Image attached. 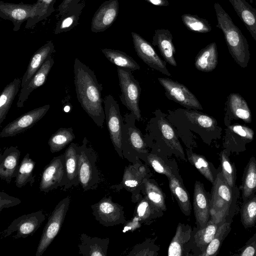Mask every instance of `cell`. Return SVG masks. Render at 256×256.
Listing matches in <instances>:
<instances>
[{
    "mask_svg": "<svg viewBox=\"0 0 256 256\" xmlns=\"http://www.w3.org/2000/svg\"><path fill=\"white\" fill-rule=\"evenodd\" d=\"M193 206L197 228H203L210 218V194L198 180L194 186Z\"/></svg>",
    "mask_w": 256,
    "mask_h": 256,
    "instance_id": "obj_19",
    "label": "cell"
},
{
    "mask_svg": "<svg viewBox=\"0 0 256 256\" xmlns=\"http://www.w3.org/2000/svg\"><path fill=\"white\" fill-rule=\"evenodd\" d=\"M242 198L244 202L256 192V160L252 157L245 168L240 186Z\"/></svg>",
    "mask_w": 256,
    "mask_h": 256,
    "instance_id": "obj_37",
    "label": "cell"
},
{
    "mask_svg": "<svg viewBox=\"0 0 256 256\" xmlns=\"http://www.w3.org/2000/svg\"><path fill=\"white\" fill-rule=\"evenodd\" d=\"M80 242L78 245L79 254L84 256H106L109 238L92 237L83 233L80 236Z\"/></svg>",
    "mask_w": 256,
    "mask_h": 256,
    "instance_id": "obj_27",
    "label": "cell"
},
{
    "mask_svg": "<svg viewBox=\"0 0 256 256\" xmlns=\"http://www.w3.org/2000/svg\"><path fill=\"white\" fill-rule=\"evenodd\" d=\"M193 230L188 224L179 222L168 251L169 256H190V244L192 247Z\"/></svg>",
    "mask_w": 256,
    "mask_h": 256,
    "instance_id": "obj_21",
    "label": "cell"
},
{
    "mask_svg": "<svg viewBox=\"0 0 256 256\" xmlns=\"http://www.w3.org/2000/svg\"><path fill=\"white\" fill-rule=\"evenodd\" d=\"M20 151L18 146L6 148L0 156V177L10 184L16 178L18 167Z\"/></svg>",
    "mask_w": 256,
    "mask_h": 256,
    "instance_id": "obj_23",
    "label": "cell"
},
{
    "mask_svg": "<svg viewBox=\"0 0 256 256\" xmlns=\"http://www.w3.org/2000/svg\"><path fill=\"white\" fill-rule=\"evenodd\" d=\"M118 0L104 2L95 12L91 22V30L93 32H102L110 28L118 16Z\"/></svg>",
    "mask_w": 256,
    "mask_h": 256,
    "instance_id": "obj_20",
    "label": "cell"
},
{
    "mask_svg": "<svg viewBox=\"0 0 256 256\" xmlns=\"http://www.w3.org/2000/svg\"><path fill=\"white\" fill-rule=\"evenodd\" d=\"M22 80L15 78L6 85L0 96V125L5 120L14 100L21 87Z\"/></svg>",
    "mask_w": 256,
    "mask_h": 256,
    "instance_id": "obj_36",
    "label": "cell"
},
{
    "mask_svg": "<svg viewBox=\"0 0 256 256\" xmlns=\"http://www.w3.org/2000/svg\"><path fill=\"white\" fill-rule=\"evenodd\" d=\"M70 200V196H67L57 204L52 212L43 230L36 256L43 254L59 232L68 210Z\"/></svg>",
    "mask_w": 256,
    "mask_h": 256,
    "instance_id": "obj_9",
    "label": "cell"
},
{
    "mask_svg": "<svg viewBox=\"0 0 256 256\" xmlns=\"http://www.w3.org/2000/svg\"><path fill=\"white\" fill-rule=\"evenodd\" d=\"M50 108V104H46L24 114L5 126L0 133V137L14 136L25 132L41 120Z\"/></svg>",
    "mask_w": 256,
    "mask_h": 256,
    "instance_id": "obj_15",
    "label": "cell"
},
{
    "mask_svg": "<svg viewBox=\"0 0 256 256\" xmlns=\"http://www.w3.org/2000/svg\"><path fill=\"white\" fill-rule=\"evenodd\" d=\"M97 158L96 152L84 137L80 146L78 156L79 180L84 192L96 190L98 186L100 178L96 166Z\"/></svg>",
    "mask_w": 256,
    "mask_h": 256,
    "instance_id": "obj_7",
    "label": "cell"
},
{
    "mask_svg": "<svg viewBox=\"0 0 256 256\" xmlns=\"http://www.w3.org/2000/svg\"><path fill=\"white\" fill-rule=\"evenodd\" d=\"M131 34L138 56L150 68L170 76L171 74L166 66V62L158 56L151 44L139 34L135 32H132Z\"/></svg>",
    "mask_w": 256,
    "mask_h": 256,
    "instance_id": "obj_16",
    "label": "cell"
},
{
    "mask_svg": "<svg viewBox=\"0 0 256 256\" xmlns=\"http://www.w3.org/2000/svg\"><path fill=\"white\" fill-rule=\"evenodd\" d=\"M158 173L166 176L168 178L178 175L179 172L174 160H170L166 156L150 152L146 162Z\"/></svg>",
    "mask_w": 256,
    "mask_h": 256,
    "instance_id": "obj_32",
    "label": "cell"
},
{
    "mask_svg": "<svg viewBox=\"0 0 256 256\" xmlns=\"http://www.w3.org/2000/svg\"><path fill=\"white\" fill-rule=\"evenodd\" d=\"M163 214L164 212L153 204L146 196L138 201L134 212V217L144 224H150Z\"/></svg>",
    "mask_w": 256,
    "mask_h": 256,
    "instance_id": "obj_33",
    "label": "cell"
},
{
    "mask_svg": "<svg viewBox=\"0 0 256 256\" xmlns=\"http://www.w3.org/2000/svg\"><path fill=\"white\" fill-rule=\"evenodd\" d=\"M21 200L1 191L0 194V212L3 208H8L20 204Z\"/></svg>",
    "mask_w": 256,
    "mask_h": 256,
    "instance_id": "obj_49",
    "label": "cell"
},
{
    "mask_svg": "<svg viewBox=\"0 0 256 256\" xmlns=\"http://www.w3.org/2000/svg\"><path fill=\"white\" fill-rule=\"evenodd\" d=\"M166 118L186 148L193 150L196 147L192 138V132L208 144L214 138L216 122L198 110L180 108L168 110Z\"/></svg>",
    "mask_w": 256,
    "mask_h": 256,
    "instance_id": "obj_2",
    "label": "cell"
},
{
    "mask_svg": "<svg viewBox=\"0 0 256 256\" xmlns=\"http://www.w3.org/2000/svg\"><path fill=\"white\" fill-rule=\"evenodd\" d=\"M35 165V162L30 158V154L27 153L19 165L15 180L16 187L21 188L28 183L30 186L33 185L35 182V176L33 174Z\"/></svg>",
    "mask_w": 256,
    "mask_h": 256,
    "instance_id": "obj_40",
    "label": "cell"
},
{
    "mask_svg": "<svg viewBox=\"0 0 256 256\" xmlns=\"http://www.w3.org/2000/svg\"><path fill=\"white\" fill-rule=\"evenodd\" d=\"M214 8L217 19L216 26L222 31L231 56L236 62L244 66L250 58L246 38L220 4L215 2Z\"/></svg>",
    "mask_w": 256,
    "mask_h": 256,
    "instance_id": "obj_5",
    "label": "cell"
},
{
    "mask_svg": "<svg viewBox=\"0 0 256 256\" xmlns=\"http://www.w3.org/2000/svg\"><path fill=\"white\" fill-rule=\"evenodd\" d=\"M159 250V247L154 244V240L149 238L136 245L127 256H155L158 255Z\"/></svg>",
    "mask_w": 256,
    "mask_h": 256,
    "instance_id": "obj_48",
    "label": "cell"
},
{
    "mask_svg": "<svg viewBox=\"0 0 256 256\" xmlns=\"http://www.w3.org/2000/svg\"><path fill=\"white\" fill-rule=\"evenodd\" d=\"M230 106L234 114L246 122L251 120V114L245 102L238 95L234 94L230 99Z\"/></svg>",
    "mask_w": 256,
    "mask_h": 256,
    "instance_id": "obj_47",
    "label": "cell"
},
{
    "mask_svg": "<svg viewBox=\"0 0 256 256\" xmlns=\"http://www.w3.org/2000/svg\"><path fill=\"white\" fill-rule=\"evenodd\" d=\"M36 4H14L0 2V17L14 24L13 30L18 31L25 21L32 19L35 14Z\"/></svg>",
    "mask_w": 256,
    "mask_h": 256,
    "instance_id": "obj_17",
    "label": "cell"
},
{
    "mask_svg": "<svg viewBox=\"0 0 256 256\" xmlns=\"http://www.w3.org/2000/svg\"><path fill=\"white\" fill-rule=\"evenodd\" d=\"M117 71L122 92L120 101L136 120L140 121L142 118L139 107L142 90L140 84L134 78L130 70L117 66Z\"/></svg>",
    "mask_w": 256,
    "mask_h": 256,
    "instance_id": "obj_8",
    "label": "cell"
},
{
    "mask_svg": "<svg viewBox=\"0 0 256 256\" xmlns=\"http://www.w3.org/2000/svg\"><path fill=\"white\" fill-rule=\"evenodd\" d=\"M219 226L210 218L204 228L194 229L192 234V249L196 256H200L206 250L213 239Z\"/></svg>",
    "mask_w": 256,
    "mask_h": 256,
    "instance_id": "obj_29",
    "label": "cell"
},
{
    "mask_svg": "<svg viewBox=\"0 0 256 256\" xmlns=\"http://www.w3.org/2000/svg\"><path fill=\"white\" fill-rule=\"evenodd\" d=\"M80 146L71 142L64 152L66 172V183L63 186L64 191L80 184L78 174V156Z\"/></svg>",
    "mask_w": 256,
    "mask_h": 256,
    "instance_id": "obj_24",
    "label": "cell"
},
{
    "mask_svg": "<svg viewBox=\"0 0 256 256\" xmlns=\"http://www.w3.org/2000/svg\"><path fill=\"white\" fill-rule=\"evenodd\" d=\"M252 36L256 41V9L246 0H228Z\"/></svg>",
    "mask_w": 256,
    "mask_h": 256,
    "instance_id": "obj_28",
    "label": "cell"
},
{
    "mask_svg": "<svg viewBox=\"0 0 256 256\" xmlns=\"http://www.w3.org/2000/svg\"><path fill=\"white\" fill-rule=\"evenodd\" d=\"M142 192L156 206L163 212L166 210L164 194L154 180L144 178Z\"/></svg>",
    "mask_w": 256,
    "mask_h": 256,
    "instance_id": "obj_38",
    "label": "cell"
},
{
    "mask_svg": "<svg viewBox=\"0 0 256 256\" xmlns=\"http://www.w3.org/2000/svg\"><path fill=\"white\" fill-rule=\"evenodd\" d=\"M239 195L237 186L230 187L226 182L221 170L219 171L210 194V218L218 225L224 222H232Z\"/></svg>",
    "mask_w": 256,
    "mask_h": 256,
    "instance_id": "obj_4",
    "label": "cell"
},
{
    "mask_svg": "<svg viewBox=\"0 0 256 256\" xmlns=\"http://www.w3.org/2000/svg\"><path fill=\"white\" fill-rule=\"evenodd\" d=\"M75 138L72 128H61L52 135L48 140V144L52 153L60 152Z\"/></svg>",
    "mask_w": 256,
    "mask_h": 256,
    "instance_id": "obj_41",
    "label": "cell"
},
{
    "mask_svg": "<svg viewBox=\"0 0 256 256\" xmlns=\"http://www.w3.org/2000/svg\"><path fill=\"white\" fill-rule=\"evenodd\" d=\"M84 0H62V2L58 8V14L57 17H60L73 6L81 2Z\"/></svg>",
    "mask_w": 256,
    "mask_h": 256,
    "instance_id": "obj_51",
    "label": "cell"
},
{
    "mask_svg": "<svg viewBox=\"0 0 256 256\" xmlns=\"http://www.w3.org/2000/svg\"><path fill=\"white\" fill-rule=\"evenodd\" d=\"M218 56L216 43H210L198 54L194 60V66L198 70L211 72L217 65Z\"/></svg>",
    "mask_w": 256,
    "mask_h": 256,
    "instance_id": "obj_31",
    "label": "cell"
},
{
    "mask_svg": "<svg viewBox=\"0 0 256 256\" xmlns=\"http://www.w3.org/2000/svg\"><path fill=\"white\" fill-rule=\"evenodd\" d=\"M148 122L144 138L152 152L164 156L174 154L186 161L184 148L176 132L166 118V114L156 110Z\"/></svg>",
    "mask_w": 256,
    "mask_h": 256,
    "instance_id": "obj_3",
    "label": "cell"
},
{
    "mask_svg": "<svg viewBox=\"0 0 256 256\" xmlns=\"http://www.w3.org/2000/svg\"><path fill=\"white\" fill-rule=\"evenodd\" d=\"M54 64V60L52 55L45 60L38 72L30 78L28 84L21 88L16 104L18 108H20L24 105L30 93L34 90L43 85L48 74Z\"/></svg>",
    "mask_w": 256,
    "mask_h": 256,
    "instance_id": "obj_22",
    "label": "cell"
},
{
    "mask_svg": "<svg viewBox=\"0 0 256 256\" xmlns=\"http://www.w3.org/2000/svg\"><path fill=\"white\" fill-rule=\"evenodd\" d=\"M91 208L96 220L104 226H112L126 222L123 207L113 202L111 196L103 198Z\"/></svg>",
    "mask_w": 256,
    "mask_h": 256,
    "instance_id": "obj_12",
    "label": "cell"
},
{
    "mask_svg": "<svg viewBox=\"0 0 256 256\" xmlns=\"http://www.w3.org/2000/svg\"><path fill=\"white\" fill-rule=\"evenodd\" d=\"M85 6L84 0L72 6L68 10L60 16L57 22L54 34H59L68 32L78 24L82 10Z\"/></svg>",
    "mask_w": 256,
    "mask_h": 256,
    "instance_id": "obj_35",
    "label": "cell"
},
{
    "mask_svg": "<svg viewBox=\"0 0 256 256\" xmlns=\"http://www.w3.org/2000/svg\"><path fill=\"white\" fill-rule=\"evenodd\" d=\"M182 20L188 30L196 32L207 33L210 32L212 29L206 20L196 15L184 14L182 16Z\"/></svg>",
    "mask_w": 256,
    "mask_h": 256,
    "instance_id": "obj_44",
    "label": "cell"
},
{
    "mask_svg": "<svg viewBox=\"0 0 256 256\" xmlns=\"http://www.w3.org/2000/svg\"><path fill=\"white\" fill-rule=\"evenodd\" d=\"M239 255L242 256H256V233L242 249Z\"/></svg>",
    "mask_w": 256,
    "mask_h": 256,
    "instance_id": "obj_50",
    "label": "cell"
},
{
    "mask_svg": "<svg viewBox=\"0 0 256 256\" xmlns=\"http://www.w3.org/2000/svg\"><path fill=\"white\" fill-rule=\"evenodd\" d=\"M147 2L154 5L160 6H168L169 2L168 0H144Z\"/></svg>",
    "mask_w": 256,
    "mask_h": 256,
    "instance_id": "obj_53",
    "label": "cell"
},
{
    "mask_svg": "<svg viewBox=\"0 0 256 256\" xmlns=\"http://www.w3.org/2000/svg\"><path fill=\"white\" fill-rule=\"evenodd\" d=\"M171 32L166 29H158L152 36V44L157 46L164 60L172 66H176L174 58L176 48Z\"/></svg>",
    "mask_w": 256,
    "mask_h": 256,
    "instance_id": "obj_25",
    "label": "cell"
},
{
    "mask_svg": "<svg viewBox=\"0 0 256 256\" xmlns=\"http://www.w3.org/2000/svg\"><path fill=\"white\" fill-rule=\"evenodd\" d=\"M170 190L176 200L182 212L186 216L191 214L192 204L188 192L184 187L180 174L168 178Z\"/></svg>",
    "mask_w": 256,
    "mask_h": 256,
    "instance_id": "obj_30",
    "label": "cell"
},
{
    "mask_svg": "<svg viewBox=\"0 0 256 256\" xmlns=\"http://www.w3.org/2000/svg\"><path fill=\"white\" fill-rule=\"evenodd\" d=\"M240 219L245 228L254 226L256 222V194L244 202L240 211Z\"/></svg>",
    "mask_w": 256,
    "mask_h": 256,
    "instance_id": "obj_45",
    "label": "cell"
},
{
    "mask_svg": "<svg viewBox=\"0 0 256 256\" xmlns=\"http://www.w3.org/2000/svg\"><path fill=\"white\" fill-rule=\"evenodd\" d=\"M105 119L110 138L118 156L123 158L122 152V130L124 119L121 115L118 103L114 98L108 94L104 100Z\"/></svg>",
    "mask_w": 256,
    "mask_h": 256,
    "instance_id": "obj_10",
    "label": "cell"
},
{
    "mask_svg": "<svg viewBox=\"0 0 256 256\" xmlns=\"http://www.w3.org/2000/svg\"><path fill=\"white\" fill-rule=\"evenodd\" d=\"M255 2H256V0H255Z\"/></svg>",
    "mask_w": 256,
    "mask_h": 256,
    "instance_id": "obj_54",
    "label": "cell"
},
{
    "mask_svg": "<svg viewBox=\"0 0 256 256\" xmlns=\"http://www.w3.org/2000/svg\"><path fill=\"white\" fill-rule=\"evenodd\" d=\"M233 130L236 133L242 136L252 138L248 136V133L244 128L241 126H236L234 128Z\"/></svg>",
    "mask_w": 256,
    "mask_h": 256,
    "instance_id": "obj_52",
    "label": "cell"
},
{
    "mask_svg": "<svg viewBox=\"0 0 256 256\" xmlns=\"http://www.w3.org/2000/svg\"><path fill=\"white\" fill-rule=\"evenodd\" d=\"M45 215L42 211L24 214L14 220L6 229L0 234L1 238H6L12 234L15 238H26L34 234L45 220Z\"/></svg>",
    "mask_w": 256,
    "mask_h": 256,
    "instance_id": "obj_13",
    "label": "cell"
},
{
    "mask_svg": "<svg viewBox=\"0 0 256 256\" xmlns=\"http://www.w3.org/2000/svg\"><path fill=\"white\" fill-rule=\"evenodd\" d=\"M66 183L64 154L54 157L44 168L40 183V192H48Z\"/></svg>",
    "mask_w": 256,
    "mask_h": 256,
    "instance_id": "obj_11",
    "label": "cell"
},
{
    "mask_svg": "<svg viewBox=\"0 0 256 256\" xmlns=\"http://www.w3.org/2000/svg\"><path fill=\"white\" fill-rule=\"evenodd\" d=\"M102 52L106 58L116 66L136 70L140 69V65L131 56L119 50L110 48H102Z\"/></svg>",
    "mask_w": 256,
    "mask_h": 256,
    "instance_id": "obj_39",
    "label": "cell"
},
{
    "mask_svg": "<svg viewBox=\"0 0 256 256\" xmlns=\"http://www.w3.org/2000/svg\"><path fill=\"white\" fill-rule=\"evenodd\" d=\"M220 163L222 174L226 182L231 188L236 186V169L226 150L221 154Z\"/></svg>",
    "mask_w": 256,
    "mask_h": 256,
    "instance_id": "obj_46",
    "label": "cell"
},
{
    "mask_svg": "<svg viewBox=\"0 0 256 256\" xmlns=\"http://www.w3.org/2000/svg\"><path fill=\"white\" fill-rule=\"evenodd\" d=\"M138 161L126 166L120 184L122 187L132 192L133 200H138L142 189L143 180L150 178L151 174L148 168L139 164Z\"/></svg>",
    "mask_w": 256,
    "mask_h": 256,
    "instance_id": "obj_18",
    "label": "cell"
},
{
    "mask_svg": "<svg viewBox=\"0 0 256 256\" xmlns=\"http://www.w3.org/2000/svg\"><path fill=\"white\" fill-rule=\"evenodd\" d=\"M74 84L78 100L83 110L96 125L102 128L105 120L102 86L98 81L94 72L76 58L74 64Z\"/></svg>",
    "mask_w": 256,
    "mask_h": 256,
    "instance_id": "obj_1",
    "label": "cell"
},
{
    "mask_svg": "<svg viewBox=\"0 0 256 256\" xmlns=\"http://www.w3.org/2000/svg\"><path fill=\"white\" fill-rule=\"evenodd\" d=\"M55 52L52 40L48 41L38 49L32 56L21 82V88L26 86L32 76L38 72L49 56Z\"/></svg>",
    "mask_w": 256,
    "mask_h": 256,
    "instance_id": "obj_26",
    "label": "cell"
},
{
    "mask_svg": "<svg viewBox=\"0 0 256 256\" xmlns=\"http://www.w3.org/2000/svg\"><path fill=\"white\" fill-rule=\"evenodd\" d=\"M186 150L188 160L207 180L213 184L219 171L204 156L196 154L192 150L188 148H186Z\"/></svg>",
    "mask_w": 256,
    "mask_h": 256,
    "instance_id": "obj_34",
    "label": "cell"
},
{
    "mask_svg": "<svg viewBox=\"0 0 256 256\" xmlns=\"http://www.w3.org/2000/svg\"><path fill=\"white\" fill-rule=\"evenodd\" d=\"M136 120L130 112L125 114L122 130L123 156L134 163L140 158L146 162L150 153L143 135L135 125Z\"/></svg>",
    "mask_w": 256,
    "mask_h": 256,
    "instance_id": "obj_6",
    "label": "cell"
},
{
    "mask_svg": "<svg viewBox=\"0 0 256 256\" xmlns=\"http://www.w3.org/2000/svg\"><path fill=\"white\" fill-rule=\"evenodd\" d=\"M56 0H37L34 17L26 22L25 28H32L37 23L46 18L55 11L54 5Z\"/></svg>",
    "mask_w": 256,
    "mask_h": 256,
    "instance_id": "obj_43",
    "label": "cell"
},
{
    "mask_svg": "<svg viewBox=\"0 0 256 256\" xmlns=\"http://www.w3.org/2000/svg\"><path fill=\"white\" fill-rule=\"evenodd\" d=\"M232 222L220 224L212 241L200 256H215L218 254L222 242L230 230Z\"/></svg>",
    "mask_w": 256,
    "mask_h": 256,
    "instance_id": "obj_42",
    "label": "cell"
},
{
    "mask_svg": "<svg viewBox=\"0 0 256 256\" xmlns=\"http://www.w3.org/2000/svg\"><path fill=\"white\" fill-rule=\"evenodd\" d=\"M158 80L165 90L166 96L187 109L202 110L196 96L183 84L169 78H159Z\"/></svg>",
    "mask_w": 256,
    "mask_h": 256,
    "instance_id": "obj_14",
    "label": "cell"
}]
</instances>
